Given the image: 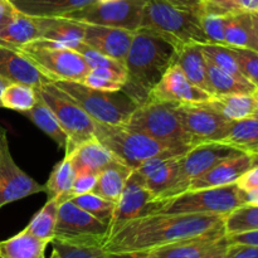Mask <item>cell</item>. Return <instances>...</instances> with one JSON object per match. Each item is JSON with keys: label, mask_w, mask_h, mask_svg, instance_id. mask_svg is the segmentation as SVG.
<instances>
[{"label": "cell", "mask_w": 258, "mask_h": 258, "mask_svg": "<svg viewBox=\"0 0 258 258\" xmlns=\"http://www.w3.org/2000/svg\"><path fill=\"white\" fill-rule=\"evenodd\" d=\"M219 214L156 213L133 219L107 238L103 249L108 254L145 256L168 244L201 236L224 226Z\"/></svg>", "instance_id": "1"}, {"label": "cell", "mask_w": 258, "mask_h": 258, "mask_svg": "<svg viewBox=\"0 0 258 258\" xmlns=\"http://www.w3.org/2000/svg\"><path fill=\"white\" fill-rule=\"evenodd\" d=\"M174 54L175 47L165 38L144 28L136 30L126 55V80L121 91L138 106L145 103L173 64Z\"/></svg>", "instance_id": "2"}, {"label": "cell", "mask_w": 258, "mask_h": 258, "mask_svg": "<svg viewBox=\"0 0 258 258\" xmlns=\"http://www.w3.org/2000/svg\"><path fill=\"white\" fill-rule=\"evenodd\" d=\"M207 0H144L141 27L161 35L175 48L190 43L204 44L202 17Z\"/></svg>", "instance_id": "3"}, {"label": "cell", "mask_w": 258, "mask_h": 258, "mask_svg": "<svg viewBox=\"0 0 258 258\" xmlns=\"http://www.w3.org/2000/svg\"><path fill=\"white\" fill-rule=\"evenodd\" d=\"M95 138L108 149L118 160L131 169H136L153 158H170L186 151L160 143L125 125H108L95 121Z\"/></svg>", "instance_id": "4"}, {"label": "cell", "mask_w": 258, "mask_h": 258, "mask_svg": "<svg viewBox=\"0 0 258 258\" xmlns=\"http://www.w3.org/2000/svg\"><path fill=\"white\" fill-rule=\"evenodd\" d=\"M244 190L236 183L217 188L186 190L169 199H155L149 207V214H219L228 216L244 206Z\"/></svg>", "instance_id": "5"}, {"label": "cell", "mask_w": 258, "mask_h": 258, "mask_svg": "<svg viewBox=\"0 0 258 258\" xmlns=\"http://www.w3.org/2000/svg\"><path fill=\"white\" fill-rule=\"evenodd\" d=\"M175 106L163 101L149 100L135 108L125 126L171 148L188 151L193 144L179 120Z\"/></svg>", "instance_id": "6"}, {"label": "cell", "mask_w": 258, "mask_h": 258, "mask_svg": "<svg viewBox=\"0 0 258 258\" xmlns=\"http://www.w3.org/2000/svg\"><path fill=\"white\" fill-rule=\"evenodd\" d=\"M54 86L70 96L96 122L108 125H125L131 113L138 107L122 91H101L91 88L82 82L55 81Z\"/></svg>", "instance_id": "7"}, {"label": "cell", "mask_w": 258, "mask_h": 258, "mask_svg": "<svg viewBox=\"0 0 258 258\" xmlns=\"http://www.w3.org/2000/svg\"><path fill=\"white\" fill-rule=\"evenodd\" d=\"M17 49L20 50L52 82H82L90 71V67L77 50L49 40L37 39Z\"/></svg>", "instance_id": "8"}, {"label": "cell", "mask_w": 258, "mask_h": 258, "mask_svg": "<svg viewBox=\"0 0 258 258\" xmlns=\"http://www.w3.org/2000/svg\"><path fill=\"white\" fill-rule=\"evenodd\" d=\"M37 95L53 111L67 135L66 155L81 144L95 139V120L54 83L49 82L38 88Z\"/></svg>", "instance_id": "9"}, {"label": "cell", "mask_w": 258, "mask_h": 258, "mask_svg": "<svg viewBox=\"0 0 258 258\" xmlns=\"http://www.w3.org/2000/svg\"><path fill=\"white\" fill-rule=\"evenodd\" d=\"M243 153L244 151L239 150V149L219 143V141L191 146L185 154L180 156L178 174L171 185L158 199H169L184 193L188 190L190 184L197 178L203 175L216 164L232 158V156L241 155Z\"/></svg>", "instance_id": "10"}, {"label": "cell", "mask_w": 258, "mask_h": 258, "mask_svg": "<svg viewBox=\"0 0 258 258\" xmlns=\"http://www.w3.org/2000/svg\"><path fill=\"white\" fill-rule=\"evenodd\" d=\"M107 237V224L76 206L72 201L59 204L53 239L72 244L103 247Z\"/></svg>", "instance_id": "11"}, {"label": "cell", "mask_w": 258, "mask_h": 258, "mask_svg": "<svg viewBox=\"0 0 258 258\" xmlns=\"http://www.w3.org/2000/svg\"><path fill=\"white\" fill-rule=\"evenodd\" d=\"M144 0H112L78 9L62 18L83 23V24L105 25L136 32L141 27Z\"/></svg>", "instance_id": "12"}, {"label": "cell", "mask_w": 258, "mask_h": 258, "mask_svg": "<svg viewBox=\"0 0 258 258\" xmlns=\"http://www.w3.org/2000/svg\"><path fill=\"white\" fill-rule=\"evenodd\" d=\"M178 117L193 146L204 143H221L228 134L232 121L206 103L175 106Z\"/></svg>", "instance_id": "13"}, {"label": "cell", "mask_w": 258, "mask_h": 258, "mask_svg": "<svg viewBox=\"0 0 258 258\" xmlns=\"http://www.w3.org/2000/svg\"><path fill=\"white\" fill-rule=\"evenodd\" d=\"M42 191L44 185L37 183L15 164L9 150L7 131L0 127V208Z\"/></svg>", "instance_id": "14"}, {"label": "cell", "mask_w": 258, "mask_h": 258, "mask_svg": "<svg viewBox=\"0 0 258 258\" xmlns=\"http://www.w3.org/2000/svg\"><path fill=\"white\" fill-rule=\"evenodd\" d=\"M155 199L154 194L146 188L143 176L134 169L126 181L120 199L116 202L112 219L108 224V237L112 236L127 222L148 216L149 207Z\"/></svg>", "instance_id": "15"}, {"label": "cell", "mask_w": 258, "mask_h": 258, "mask_svg": "<svg viewBox=\"0 0 258 258\" xmlns=\"http://www.w3.org/2000/svg\"><path fill=\"white\" fill-rule=\"evenodd\" d=\"M211 97L212 95H209L208 92L194 86L181 72L180 68L173 63L163 76L160 82L151 91L148 101H163V102L174 103L176 106L198 105V103L207 102Z\"/></svg>", "instance_id": "16"}, {"label": "cell", "mask_w": 258, "mask_h": 258, "mask_svg": "<svg viewBox=\"0 0 258 258\" xmlns=\"http://www.w3.org/2000/svg\"><path fill=\"white\" fill-rule=\"evenodd\" d=\"M228 246V236L223 226L201 236L161 247L148 253V256L153 258H207L223 251Z\"/></svg>", "instance_id": "17"}, {"label": "cell", "mask_w": 258, "mask_h": 258, "mask_svg": "<svg viewBox=\"0 0 258 258\" xmlns=\"http://www.w3.org/2000/svg\"><path fill=\"white\" fill-rule=\"evenodd\" d=\"M85 25L83 43L125 66L126 55L131 47L135 32L121 29V28L105 27V25Z\"/></svg>", "instance_id": "18"}, {"label": "cell", "mask_w": 258, "mask_h": 258, "mask_svg": "<svg viewBox=\"0 0 258 258\" xmlns=\"http://www.w3.org/2000/svg\"><path fill=\"white\" fill-rule=\"evenodd\" d=\"M0 78L8 83H24L35 90L52 82L17 48L0 45Z\"/></svg>", "instance_id": "19"}, {"label": "cell", "mask_w": 258, "mask_h": 258, "mask_svg": "<svg viewBox=\"0 0 258 258\" xmlns=\"http://www.w3.org/2000/svg\"><path fill=\"white\" fill-rule=\"evenodd\" d=\"M252 168V159L248 153H243L241 155L232 156V158L222 160L216 164L212 169L197 178L190 184L188 190H197V189L217 188V186L229 185L237 183L239 178Z\"/></svg>", "instance_id": "20"}, {"label": "cell", "mask_w": 258, "mask_h": 258, "mask_svg": "<svg viewBox=\"0 0 258 258\" xmlns=\"http://www.w3.org/2000/svg\"><path fill=\"white\" fill-rule=\"evenodd\" d=\"M67 156H70L76 175L77 174L98 175L111 164L118 161V159L96 138L81 144Z\"/></svg>", "instance_id": "21"}, {"label": "cell", "mask_w": 258, "mask_h": 258, "mask_svg": "<svg viewBox=\"0 0 258 258\" xmlns=\"http://www.w3.org/2000/svg\"><path fill=\"white\" fill-rule=\"evenodd\" d=\"M180 156L153 158L141 164L136 170L143 176L145 185L156 199L171 185L178 174Z\"/></svg>", "instance_id": "22"}, {"label": "cell", "mask_w": 258, "mask_h": 258, "mask_svg": "<svg viewBox=\"0 0 258 258\" xmlns=\"http://www.w3.org/2000/svg\"><path fill=\"white\" fill-rule=\"evenodd\" d=\"M173 63L180 68L181 72L194 86L213 96L207 73V59L203 54L202 44L190 43L175 48Z\"/></svg>", "instance_id": "23"}, {"label": "cell", "mask_w": 258, "mask_h": 258, "mask_svg": "<svg viewBox=\"0 0 258 258\" xmlns=\"http://www.w3.org/2000/svg\"><path fill=\"white\" fill-rule=\"evenodd\" d=\"M204 103L227 120H243L253 117L258 112V92L212 96Z\"/></svg>", "instance_id": "24"}, {"label": "cell", "mask_w": 258, "mask_h": 258, "mask_svg": "<svg viewBox=\"0 0 258 258\" xmlns=\"http://www.w3.org/2000/svg\"><path fill=\"white\" fill-rule=\"evenodd\" d=\"M43 40L57 43L73 49L78 42H82L85 34L83 23L67 18H35Z\"/></svg>", "instance_id": "25"}, {"label": "cell", "mask_w": 258, "mask_h": 258, "mask_svg": "<svg viewBox=\"0 0 258 258\" xmlns=\"http://www.w3.org/2000/svg\"><path fill=\"white\" fill-rule=\"evenodd\" d=\"M18 12L34 18H62L97 0H10Z\"/></svg>", "instance_id": "26"}, {"label": "cell", "mask_w": 258, "mask_h": 258, "mask_svg": "<svg viewBox=\"0 0 258 258\" xmlns=\"http://www.w3.org/2000/svg\"><path fill=\"white\" fill-rule=\"evenodd\" d=\"M40 32L34 17L17 12L12 22L0 30V45L19 48L39 39Z\"/></svg>", "instance_id": "27"}, {"label": "cell", "mask_w": 258, "mask_h": 258, "mask_svg": "<svg viewBox=\"0 0 258 258\" xmlns=\"http://www.w3.org/2000/svg\"><path fill=\"white\" fill-rule=\"evenodd\" d=\"M48 242L37 238L32 233L23 229L15 236L0 241V257L2 258H48L45 249Z\"/></svg>", "instance_id": "28"}, {"label": "cell", "mask_w": 258, "mask_h": 258, "mask_svg": "<svg viewBox=\"0 0 258 258\" xmlns=\"http://www.w3.org/2000/svg\"><path fill=\"white\" fill-rule=\"evenodd\" d=\"M133 170L134 169L126 166L120 160L111 164L97 175V183L93 193L116 203L120 199L126 181Z\"/></svg>", "instance_id": "29"}, {"label": "cell", "mask_w": 258, "mask_h": 258, "mask_svg": "<svg viewBox=\"0 0 258 258\" xmlns=\"http://www.w3.org/2000/svg\"><path fill=\"white\" fill-rule=\"evenodd\" d=\"M23 115L27 116L45 135L49 136L59 148L66 149V145H67V135H66L62 126L58 122L57 117L53 113V111L45 105V102L39 96H38L35 105L29 111L23 113Z\"/></svg>", "instance_id": "30"}, {"label": "cell", "mask_w": 258, "mask_h": 258, "mask_svg": "<svg viewBox=\"0 0 258 258\" xmlns=\"http://www.w3.org/2000/svg\"><path fill=\"white\" fill-rule=\"evenodd\" d=\"M224 43L228 47L251 48V13L232 12L226 15V20H224Z\"/></svg>", "instance_id": "31"}, {"label": "cell", "mask_w": 258, "mask_h": 258, "mask_svg": "<svg viewBox=\"0 0 258 258\" xmlns=\"http://www.w3.org/2000/svg\"><path fill=\"white\" fill-rule=\"evenodd\" d=\"M221 143L248 153L258 148V117L232 121L231 128Z\"/></svg>", "instance_id": "32"}, {"label": "cell", "mask_w": 258, "mask_h": 258, "mask_svg": "<svg viewBox=\"0 0 258 258\" xmlns=\"http://www.w3.org/2000/svg\"><path fill=\"white\" fill-rule=\"evenodd\" d=\"M207 73L211 83L212 93L217 95H231V93H252L258 92L257 88L249 81L238 80L234 76L224 72L207 60Z\"/></svg>", "instance_id": "33"}, {"label": "cell", "mask_w": 258, "mask_h": 258, "mask_svg": "<svg viewBox=\"0 0 258 258\" xmlns=\"http://www.w3.org/2000/svg\"><path fill=\"white\" fill-rule=\"evenodd\" d=\"M58 208H59V202L57 198L48 199L42 209L35 214L24 229H27L29 233L35 236L37 238L50 243L54 238L55 224L58 218Z\"/></svg>", "instance_id": "34"}, {"label": "cell", "mask_w": 258, "mask_h": 258, "mask_svg": "<svg viewBox=\"0 0 258 258\" xmlns=\"http://www.w3.org/2000/svg\"><path fill=\"white\" fill-rule=\"evenodd\" d=\"M75 178V169L71 163L70 156L66 155L64 159L54 166L45 183L44 191L47 193L48 199L57 198L59 202L71 190Z\"/></svg>", "instance_id": "35"}, {"label": "cell", "mask_w": 258, "mask_h": 258, "mask_svg": "<svg viewBox=\"0 0 258 258\" xmlns=\"http://www.w3.org/2000/svg\"><path fill=\"white\" fill-rule=\"evenodd\" d=\"M37 90L24 83H9L2 95V107L24 113L37 102Z\"/></svg>", "instance_id": "36"}, {"label": "cell", "mask_w": 258, "mask_h": 258, "mask_svg": "<svg viewBox=\"0 0 258 258\" xmlns=\"http://www.w3.org/2000/svg\"><path fill=\"white\" fill-rule=\"evenodd\" d=\"M202 49H203L204 57L209 63L221 68L224 72L234 76L238 80L248 81L239 71L238 63L234 58L231 47L222 44H213V43H204V44H202Z\"/></svg>", "instance_id": "37"}, {"label": "cell", "mask_w": 258, "mask_h": 258, "mask_svg": "<svg viewBox=\"0 0 258 258\" xmlns=\"http://www.w3.org/2000/svg\"><path fill=\"white\" fill-rule=\"evenodd\" d=\"M224 228L228 236L258 231V206L244 204L234 209L224 218Z\"/></svg>", "instance_id": "38"}, {"label": "cell", "mask_w": 258, "mask_h": 258, "mask_svg": "<svg viewBox=\"0 0 258 258\" xmlns=\"http://www.w3.org/2000/svg\"><path fill=\"white\" fill-rule=\"evenodd\" d=\"M125 80V73L117 72L111 68H90L82 83L95 90L115 92L122 90Z\"/></svg>", "instance_id": "39"}, {"label": "cell", "mask_w": 258, "mask_h": 258, "mask_svg": "<svg viewBox=\"0 0 258 258\" xmlns=\"http://www.w3.org/2000/svg\"><path fill=\"white\" fill-rule=\"evenodd\" d=\"M229 12L211 4L207 0V9L202 17V29L207 38V42L213 44L226 45L224 43V20Z\"/></svg>", "instance_id": "40"}, {"label": "cell", "mask_w": 258, "mask_h": 258, "mask_svg": "<svg viewBox=\"0 0 258 258\" xmlns=\"http://www.w3.org/2000/svg\"><path fill=\"white\" fill-rule=\"evenodd\" d=\"M71 201H72L76 206L82 208L83 211L90 213L91 216L97 218L98 221L103 222V223L107 224V226L110 224L113 216V211H115L116 203L107 201V199L102 198V197L98 196V194L96 193H87L83 194V196L75 197V198L71 199Z\"/></svg>", "instance_id": "41"}, {"label": "cell", "mask_w": 258, "mask_h": 258, "mask_svg": "<svg viewBox=\"0 0 258 258\" xmlns=\"http://www.w3.org/2000/svg\"><path fill=\"white\" fill-rule=\"evenodd\" d=\"M52 254L48 258H110V254L98 246H82L52 239Z\"/></svg>", "instance_id": "42"}, {"label": "cell", "mask_w": 258, "mask_h": 258, "mask_svg": "<svg viewBox=\"0 0 258 258\" xmlns=\"http://www.w3.org/2000/svg\"><path fill=\"white\" fill-rule=\"evenodd\" d=\"M73 49L77 50L82 55L83 59H85V62L87 63V66L90 68H111V70H115L117 72H122L126 75L125 66L122 63L117 62L113 58L93 49L92 47L87 45L86 43L78 42L73 47Z\"/></svg>", "instance_id": "43"}, {"label": "cell", "mask_w": 258, "mask_h": 258, "mask_svg": "<svg viewBox=\"0 0 258 258\" xmlns=\"http://www.w3.org/2000/svg\"><path fill=\"white\" fill-rule=\"evenodd\" d=\"M234 58L238 63L242 75L257 88L258 91V52L251 48L231 47Z\"/></svg>", "instance_id": "44"}, {"label": "cell", "mask_w": 258, "mask_h": 258, "mask_svg": "<svg viewBox=\"0 0 258 258\" xmlns=\"http://www.w3.org/2000/svg\"><path fill=\"white\" fill-rule=\"evenodd\" d=\"M96 183H97V175H95V174H77L72 184V188L60 199L59 204L63 203V202L71 201L75 197L93 193L96 188Z\"/></svg>", "instance_id": "45"}, {"label": "cell", "mask_w": 258, "mask_h": 258, "mask_svg": "<svg viewBox=\"0 0 258 258\" xmlns=\"http://www.w3.org/2000/svg\"><path fill=\"white\" fill-rule=\"evenodd\" d=\"M226 12L258 13V0H208Z\"/></svg>", "instance_id": "46"}, {"label": "cell", "mask_w": 258, "mask_h": 258, "mask_svg": "<svg viewBox=\"0 0 258 258\" xmlns=\"http://www.w3.org/2000/svg\"><path fill=\"white\" fill-rule=\"evenodd\" d=\"M226 258H258V246L242 243H229Z\"/></svg>", "instance_id": "47"}, {"label": "cell", "mask_w": 258, "mask_h": 258, "mask_svg": "<svg viewBox=\"0 0 258 258\" xmlns=\"http://www.w3.org/2000/svg\"><path fill=\"white\" fill-rule=\"evenodd\" d=\"M236 184L244 191L258 188V165L252 166L251 169H248V170L237 180Z\"/></svg>", "instance_id": "48"}, {"label": "cell", "mask_w": 258, "mask_h": 258, "mask_svg": "<svg viewBox=\"0 0 258 258\" xmlns=\"http://www.w3.org/2000/svg\"><path fill=\"white\" fill-rule=\"evenodd\" d=\"M18 10L10 0H0V30L4 29L12 22Z\"/></svg>", "instance_id": "49"}, {"label": "cell", "mask_w": 258, "mask_h": 258, "mask_svg": "<svg viewBox=\"0 0 258 258\" xmlns=\"http://www.w3.org/2000/svg\"><path fill=\"white\" fill-rule=\"evenodd\" d=\"M228 236V234H227ZM229 243H242V244H252V246H258V231L243 232V233L229 234L228 236Z\"/></svg>", "instance_id": "50"}, {"label": "cell", "mask_w": 258, "mask_h": 258, "mask_svg": "<svg viewBox=\"0 0 258 258\" xmlns=\"http://www.w3.org/2000/svg\"><path fill=\"white\" fill-rule=\"evenodd\" d=\"M252 20V43L251 49L258 52V13H251Z\"/></svg>", "instance_id": "51"}, {"label": "cell", "mask_w": 258, "mask_h": 258, "mask_svg": "<svg viewBox=\"0 0 258 258\" xmlns=\"http://www.w3.org/2000/svg\"><path fill=\"white\" fill-rule=\"evenodd\" d=\"M244 201H246V204L258 206V188L244 191Z\"/></svg>", "instance_id": "52"}, {"label": "cell", "mask_w": 258, "mask_h": 258, "mask_svg": "<svg viewBox=\"0 0 258 258\" xmlns=\"http://www.w3.org/2000/svg\"><path fill=\"white\" fill-rule=\"evenodd\" d=\"M138 254H110V258H141Z\"/></svg>", "instance_id": "53"}, {"label": "cell", "mask_w": 258, "mask_h": 258, "mask_svg": "<svg viewBox=\"0 0 258 258\" xmlns=\"http://www.w3.org/2000/svg\"><path fill=\"white\" fill-rule=\"evenodd\" d=\"M248 154L252 159V166L258 165V151H249Z\"/></svg>", "instance_id": "54"}, {"label": "cell", "mask_w": 258, "mask_h": 258, "mask_svg": "<svg viewBox=\"0 0 258 258\" xmlns=\"http://www.w3.org/2000/svg\"><path fill=\"white\" fill-rule=\"evenodd\" d=\"M9 85V83L7 82V81H4L3 78H0V107H2V95H3V91H4V88L7 87V86Z\"/></svg>", "instance_id": "55"}, {"label": "cell", "mask_w": 258, "mask_h": 258, "mask_svg": "<svg viewBox=\"0 0 258 258\" xmlns=\"http://www.w3.org/2000/svg\"><path fill=\"white\" fill-rule=\"evenodd\" d=\"M227 248H228V247H227ZM227 248H226V249H223V251L217 252V253L212 254V256H209V257H207V258H226V252H227Z\"/></svg>", "instance_id": "56"}, {"label": "cell", "mask_w": 258, "mask_h": 258, "mask_svg": "<svg viewBox=\"0 0 258 258\" xmlns=\"http://www.w3.org/2000/svg\"><path fill=\"white\" fill-rule=\"evenodd\" d=\"M97 2H100V3H105V2H112V0H97Z\"/></svg>", "instance_id": "57"}, {"label": "cell", "mask_w": 258, "mask_h": 258, "mask_svg": "<svg viewBox=\"0 0 258 258\" xmlns=\"http://www.w3.org/2000/svg\"><path fill=\"white\" fill-rule=\"evenodd\" d=\"M141 258H153V257H150V256H148V254H146V256H143Z\"/></svg>", "instance_id": "58"}, {"label": "cell", "mask_w": 258, "mask_h": 258, "mask_svg": "<svg viewBox=\"0 0 258 258\" xmlns=\"http://www.w3.org/2000/svg\"><path fill=\"white\" fill-rule=\"evenodd\" d=\"M252 151H258V148H257V149H254V150H252ZM248 153H249V151H248Z\"/></svg>", "instance_id": "59"}, {"label": "cell", "mask_w": 258, "mask_h": 258, "mask_svg": "<svg viewBox=\"0 0 258 258\" xmlns=\"http://www.w3.org/2000/svg\"><path fill=\"white\" fill-rule=\"evenodd\" d=\"M256 117H258V112H257V113H256Z\"/></svg>", "instance_id": "60"}, {"label": "cell", "mask_w": 258, "mask_h": 258, "mask_svg": "<svg viewBox=\"0 0 258 258\" xmlns=\"http://www.w3.org/2000/svg\"><path fill=\"white\" fill-rule=\"evenodd\" d=\"M0 258H2V257H0Z\"/></svg>", "instance_id": "61"}]
</instances>
